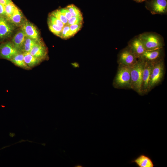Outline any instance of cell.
I'll use <instances>...</instances> for the list:
<instances>
[{"instance_id": "5", "label": "cell", "mask_w": 167, "mask_h": 167, "mask_svg": "<svg viewBox=\"0 0 167 167\" xmlns=\"http://www.w3.org/2000/svg\"><path fill=\"white\" fill-rule=\"evenodd\" d=\"M146 6L153 14H164L167 12V0H150Z\"/></svg>"}, {"instance_id": "30", "label": "cell", "mask_w": 167, "mask_h": 167, "mask_svg": "<svg viewBox=\"0 0 167 167\" xmlns=\"http://www.w3.org/2000/svg\"><path fill=\"white\" fill-rule=\"evenodd\" d=\"M12 2L11 0H0V4L5 5Z\"/></svg>"}, {"instance_id": "23", "label": "cell", "mask_w": 167, "mask_h": 167, "mask_svg": "<svg viewBox=\"0 0 167 167\" xmlns=\"http://www.w3.org/2000/svg\"><path fill=\"white\" fill-rule=\"evenodd\" d=\"M74 36L71 31L70 26L66 25L62 28V31L60 36L62 39H66Z\"/></svg>"}, {"instance_id": "16", "label": "cell", "mask_w": 167, "mask_h": 167, "mask_svg": "<svg viewBox=\"0 0 167 167\" xmlns=\"http://www.w3.org/2000/svg\"><path fill=\"white\" fill-rule=\"evenodd\" d=\"M161 49L151 51H145L140 58L145 61L154 62L161 56Z\"/></svg>"}, {"instance_id": "22", "label": "cell", "mask_w": 167, "mask_h": 167, "mask_svg": "<svg viewBox=\"0 0 167 167\" xmlns=\"http://www.w3.org/2000/svg\"><path fill=\"white\" fill-rule=\"evenodd\" d=\"M50 14L60 20L63 23L65 26L68 25V20L66 17L61 12L59 9H58L53 11Z\"/></svg>"}, {"instance_id": "21", "label": "cell", "mask_w": 167, "mask_h": 167, "mask_svg": "<svg viewBox=\"0 0 167 167\" xmlns=\"http://www.w3.org/2000/svg\"><path fill=\"white\" fill-rule=\"evenodd\" d=\"M66 8L68 10L72 16L79 17L82 16L81 12L79 9L73 4L68 5Z\"/></svg>"}, {"instance_id": "14", "label": "cell", "mask_w": 167, "mask_h": 167, "mask_svg": "<svg viewBox=\"0 0 167 167\" xmlns=\"http://www.w3.org/2000/svg\"><path fill=\"white\" fill-rule=\"evenodd\" d=\"M9 20L15 25L21 26L26 21L21 11L17 6Z\"/></svg>"}, {"instance_id": "9", "label": "cell", "mask_w": 167, "mask_h": 167, "mask_svg": "<svg viewBox=\"0 0 167 167\" xmlns=\"http://www.w3.org/2000/svg\"><path fill=\"white\" fill-rule=\"evenodd\" d=\"M14 25L6 18L2 17L0 27V39L10 36L14 29Z\"/></svg>"}, {"instance_id": "12", "label": "cell", "mask_w": 167, "mask_h": 167, "mask_svg": "<svg viewBox=\"0 0 167 167\" xmlns=\"http://www.w3.org/2000/svg\"><path fill=\"white\" fill-rule=\"evenodd\" d=\"M131 162L134 163L138 167H154L155 166L151 158L143 153L131 160Z\"/></svg>"}, {"instance_id": "29", "label": "cell", "mask_w": 167, "mask_h": 167, "mask_svg": "<svg viewBox=\"0 0 167 167\" xmlns=\"http://www.w3.org/2000/svg\"><path fill=\"white\" fill-rule=\"evenodd\" d=\"M0 17L6 18L5 5L0 4Z\"/></svg>"}, {"instance_id": "3", "label": "cell", "mask_w": 167, "mask_h": 167, "mask_svg": "<svg viewBox=\"0 0 167 167\" xmlns=\"http://www.w3.org/2000/svg\"><path fill=\"white\" fill-rule=\"evenodd\" d=\"M115 79L116 85L121 87L130 86L131 81V67L122 65Z\"/></svg>"}, {"instance_id": "15", "label": "cell", "mask_w": 167, "mask_h": 167, "mask_svg": "<svg viewBox=\"0 0 167 167\" xmlns=\"http://www.w3.org/2000/svg\"><path fill=\"white\" fill-rule=\"evenodd\" d=\"M26 36L24 32L21 29L18 31L12 38L11 42L21 52H22V49Z\"/></svg>"}, {"instance_id": "25", "label": "cell", "mask_w": 167, "mask_h": 167, "mask_svg": "<svg viewBox=\"0 0 167 167\" xmlns=\"http://www.w3.org/2000/svg\"><path fill=\"white\" fill-rule=\"evenodd\" d=\"M83 16L79 17L72 16L68 21V25H70L76 24H83Z\"/></svg>"}, {"instance_id": "7", "label": "cell", "mask_w": 167, "mask_h": 167, "mask_svg": "<svg viewBox=\"0 0 167 167\" xmlns=\"http://www.w3.org/2000/svg\"><path fill=\"white\" fill-rule=\"evenodd\" d=\"M137 58L129 47L120 53L119 61L122 65L131 66L137 62Z\"/></svg>"}, {"instance_id": "17", "label": "cell", "mask_w": 167, "mask_h": 167, "mask_svg": "<svg viewBox=\"0 0 167 167\" xmlns=\"http://www.w3.org/2000/svg\"><path fill=\"white\" fill-rule=\"evenodd\" d=\"M16 66L26 70L31 69L26 64L24 60V53L19 52L15 55L10 60Z\"/></svg>"}, {"instance_id": "1", "label": "cell", "mask_w": 167, "mask_h": 167, "mask_svg": "<svg viewBox=\"0 0 167 167\" xmlns=\"http://www.w3.org/2000/svg\"><path fill=\"white\" fill-rule=\"evenodd\" d=\"M146 51H151L161 49L164 45L162 37L158 34L146 32L139 35Z\"/></svg>"}, {"instance_id": "8", "label": "cell", "mask_w": 167, "mask_h": 167, "mask_svg": "<svg viewBox=\"0 0 167 167\" xmlns=\"http://www.w3.org/2000/svg\"><path fill=\"white\" fill-rule=\"evenodd\" d=\"M144 61L142 75V91L147 92L149 90V84L152 71L154 62Z\"/></svg>"}, {"instance_id": "24", "label": "cell", "mask_w": 167, "mask_h": 167, "mask_svg": "<svg viewBox=\"0 0 167 167\" xmlns=\"http://www.w3.org/2000/svg\"><path fill=\"white\" fill-rule=\"evenodd\" d=\"M49 29L50 31L55 35L60 37L62 28L57 25L48 22Z\"/></svg>"}, {"instance_id": "27", "label": "cell", "mask_w": 167, "mask_h": 167, "mask_svg": "<svg viewBox=\"0 0 167 167\" xmlns=\"http://www.w3.org/2000/svg\"><path fill=\"white\" fill-rule=\"evenodd\" d=\"M83 24H74L70 26V29L74 36L80 30Z\"/></svg>"}, {"instance_id": "10", "label": "cell", "mask_w": 167, "mask_h": 167, "mask_svg": "<svg viewBox=\"0 0 167 167\" xmlns=\"http://www.w3.org/2000/svg\"><path fill=\"white\" fill-rule=\"evenodd\" d=\"M129 47L137 58H140L146 51L139 36L130 41Z\"/></svg>"}, {"instance_id": "28", "label": "cell", "mask_w": 167, "mask_h": 167, "mask_svg": "<svg viewBox=\"0 0 167 167\" xmlns=\"http://www.w3.org/2000/svg\"><path fill=\"white\" fill-rule=\"evenodd\" d=\"M59 10L66 17L68 20L70 19L72 17L70 13L66 7L61 8Z\"/></svg>"}, {"instance_id": "18", "label": "cell", "mask_w": 167, "mask_h": 167, "mask_svg": "<svg viewBox=\"0 0 167 167\" xmlns=\"http://www.w3.org/2000/svg\"><path fill=\"white\" fill-rule=\"evenodd\" d=\"M23 53L25 62L30 68L38 65L42 61L32 55L29 52Z\"/></svg>"}, {"instance_id": "31", "label": "cell", "mask_w": 167, "mask_h": 167, "mask_svg": "<svg viewBox=\"0 0 167 167\" xmlns=\"http://www.w3.org/2000/svg\"><path fill=\"white\" fill-rule=\"evenodd\" d=\"M133 0L137 2H142L145 1V0Z\"/></svg>"}, {"instance_id": "11", "label": "cell", "mask_w": 167, "mask_h": 167, "mask_svg": "<svg viewBox=\"0 0 167 167\" xmlns=\"http://www.w3.org/2000/svg\"><path fill=\"white\" fill-rule=\"evenodd\" d=\"M47 52L46 46L41 41L35 45L29 53L32 56L42 61L46 58Z\"/></svg>"}, {"instance_id": "26", "label": "cell", "mask_w": 167, "mask_h": 167, "mask_svg": "<svg viewBox=\"0 0 167 167\" xmlns=\"http://www.w3.org/2000/svg\"><path fill=\"white\" fill-rule=\"evenodd\" d=\"M48 22L56 24L62 28L65 26L62 22L51 14L49 16Z\"/></svg>"}, {"instance_id": "2", "label": "cell", "mask_w": 167, "mask_h": 167, "mask_svg": "<svg viewBox=\"0 0 167 167\" xmlns=\"http://www.w3.org/2000/svg\"><path fill=\"white\" fill-rule=\"evenodd\" d=\"M144 61L141 59L130 66V87L139 94L142 92V75Z\"/></svg>"}, {"instance_id": "4", "label": "cell", "mask_w": 167, "mask_h": 167, "mask_svg": "<svg viewBox=\"0 0 167 167\" xmlns=\"http://www.w3.org/2000/svg\"><path fill=\"white\" fill-rule=\"evenodd\" d=\"M163 62L161 61L154 63L149 84V89L161 81L163 76Z\"/></svg>"}, {"instance_id": "19", "label": "cell", "mask_w": 167, "mask_h": 167, "mask_svg": "<svg viewBox=\"0 0 167 167\" xmlns=\"http://www.w3.org/2000/svg\"><path fill=\"white\" fill-rule=\"evenodd\" d=\"M40 41V39H35L26 36L22 49V52H29L35 45Z\"/></svg>"}, {"instance_id": "13", "label": "cell", "mask_w": 167, "mask_h": 167, "mask_svg": "<svg viewBox=\"0 0 167 167\" xmlns=\"http://www.w3.org/2000/svg\"><path fill=\"white\" fill-rule=\"evenodd\" d=\"M21 29L27 36L30 38L40 39L39 33L36 27L32 23L26 21L21 26Z\"/></svg>"}, {"instance_id": "20", "label": "cell", "mask_w": 167, "mask_h": 167, "mask_svg": "<svg viewBox=\"0 0 167 167\" xmlns=\"http://www.w3.org/2000/svg\"><path fill=\"white\" fill-rule=\"evenodd\" d=\"M6 18L9 19L12 15L16 6L12 2L5 5Z\"/></svg>"}, {"instance_id": "32", "label": "cell", "mask_w": 167, "mask_h": 167, "mask_svg": "<svg viewBox=\"0 0 167 167\" xmlns=\"http://www.w3.org/2000/svg\"><path fill=\"white\" fill-rule=\"evenodd\" d=\"M2 17H0V27L1 21V20H2Z\"/></svg>"}, {"instance_id": "6", "label": "cell", "mask_w": 167, "mask_h": 167, "mask_svg": "<svg viewBox=\"0 0 167 167\" xmlns=\"http://www.w3.org/2000/svg\"><path fill=\"white\" fill-rule=\"evenodd\" d=\"M20 52L21 51L11 42H5L0 45V56L2 58L10 60L15 55Z\"/></svg>"}]
</instances>
